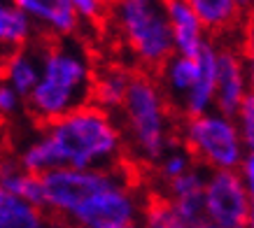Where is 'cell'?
Here are the masks:
<instances>
[{"mask_svg": "<svg viewBox=\"0 0 254 228\" xmlns=\"http://www.w3.org/2000/svg\"><path fill=\"white\" fill-rule=\"evenodd\" d=\"M45 210L72 228L124 226L135 228L140 207L128 179L117 168L72 170L59 168L42 175Z\"/></svg>", "mask_w": 254, "mask_h": 228, "instance_id": "6da1fadb", "label": "cell"}, {"mask_svg": "<svg viewBox=\"0 0 254 228\" xmlns=\"http://www.w3.org/2000/svg\"><path fill=\"white\" fill-rule=\"evenodd\" d=\"M40 137L49 149L54 170H110L117 168L126 145L117 119L93 103L45 126Z\"/></svg>", "mask_w": 254, "mask_h": 228, "instance_id": "7a4b0ae2", "label": "cell"}, {"mask_svg": "<svg viewBox=\"0 0 254 228\" xmlns=\"http://www.w3.org/2000/svg\"><path fill=\"white\" fill-rule=\"evenodd\" d=\"M93 65L77 42H56L42 52V75L26 98L28 112L45 126L59 121L79 107L91 105Z\"/></svg>", "mask_w": 254, "mask_h": 228, "instance_id": "3957f363", "label": "cell"}, {"mask_svg": "<svg viewBox=\"0 0 254 228\" xmlns=\"http://www.w3.org/2000/svg\"><path fill=\"white\" fill-rule=\"evenodd\" d=\"M122 130L135 159L159 163L173 149L168 96L149 75H135L122 107Z\"/></svg>", "mask_w": 254, "mask_h": 228, "instance_id": "277c9868", "label": "cell"}, {"mask_svg": "<svg viewBox=\"0 0 254 228\" xmlns=\"http://www.w3.org/2000/svg\"><path fill=\"white\" fill-rule=\"evenodd\" d=\"M112 26L131 58L142 68H159L175 56L166 5L149 0H122L112 7Z\"/></svg>", "mask_w": 254, "mask_h": 228, "instance_id": "5b68a950", "label": "cell"}, {"mask_svg": "<svg viewBox=\"0 0 254 228\" xmlns=\"http://www.w3.org/2000/svg\"><path fill=\"white\" fill-rule=\"evenodd\" d=\"M182 142L193 159L210 168V172H222V170L238 172L247 159L245 142L240 137L236 119L217 110L203 116L185 119Z\"/></svg>", "mask_w": 254, "mask_h": 228, "instance_id": "8992f818", "label": "cell"}, {"mask_svg": "<svg viewBox=\"0 0 254 228\" xmlns=\"http://www.w3.org/2000/svg\"><path fill=\"white\" fill-rule=\"evenodd\" d=\"M250 214L252 200L240 172H208L203 191V217L224 228H245Z\"/></svg>", "mask_w": 254, "mask_h": 228, "instance_id": "52a82bcc", "label": "cell"}, {"mask_svg": "<svg viewBox=\"0 0 254 228\" xmlns=\"http://www.w3.org/2000/svg\"><path fill=\"white\" fill-rule=\"evenodd\" d=\"M252 96L250 75L243 54L233 49H217V112L233 116L240 112L245 100Z\"/></svg>", "mask_w": 254, "mask_h": 228, "instance_id": "ba28073f", "label": "cell"}, {"mask_svg": "<svg viewBox=\"0 0 254 228\" xmlns=\"http://www.w3.org/2000/svg\"><path fill=\"white\" fill-rule=\"evenodd\" d=\"M166 16H168L170 33H173L175 54L198 58L200 54L210 47L208 40H205V28H203V23H200L191 2L170 0V2H166Z\"/></svg>", "mask_w": 254, "mask_h": 228, "instance_id": "9c48e42d", "label": "cell"}, {"mask_svg": "<svg viewBox=\"0 0 254 228\" xmlns=\"http://www.w3.org/2000/svg\"><path fill=\"white\" fill-rule=\"evenodd\" d=\"M42 52L45 47H21L9 52L0 63V79L7 82L21 98H28L42 75Z\"/></svg>", "mask_w": 254, "mask_h": 228, "instance_id": "30bf717a", "label": "cell"}, {"mask_svg": "<svg viewBox=\"0 0 254 228\" xmlns=\"http://www.w3.org/2000/svg\"><path fill=\"white\" fill-rule=\"evenodd\" d=\"M16 5L31 16L33 23H40L59 38L75 35L82 21L72 0H19Z\"/></svg>", "mask_w": 254, "mask_h": 228, "instance_id": "8fae6325", "label": "cell"}, {"mask_svg": "<svg viewBox=\"0 0 254 228\" xmlns=\"http://www.w3.org/2000/svg\"><path fill=\"white\" fill-rule=\"evenodd\" d=\"M205 177L198 168H191L187 175L168 182V200L185 219L189 228L203 221V191H205Z\"/></svg>", "mask_w": 254, "mask_h": 228, "instance_id": "7c38bea8", "label": "cell"}, {"mask_svg": "<svg viewBox=\"0 0 254 228\" xmlns=\"http://www.w3.org/2000/svg\"><path fill=\"white\" fill-rule=\"evenodd\" d=\"M215 100H217V49L208 47L198 56V79L193 84L191 93L182 100V110H185L187 119L203 116V114L215 110Z\"/></svg>", "mask_w": 254, "mask_h": 228, "instance_id": "4fadbf2b", "label": "cell"}, {"mask_svg": "<svg viewBox=\"0 0 254 228\" xmlns=\"http://www.w3.org/2000/svg\"><path fill=\"white\" fill-rule=\"evenodd\" d=\"M133 72L124 65H105L93 77V105L105 110V112H122L128 89L133 82Z\"/></svg>", "mask_w": 254, "mask_h": 228, "instance_id": "5bb4252c", "label": "cell"}, {"mask_svg": "<svg viewBox=\"0 0 254 228\" xmlns=\"http://www.w3.org/2000/svg\"><path fill=\"white\" fill-rule=\"evenodd\" d=\"M35 23L16 2H2L0 0V47L2 49H21L28 47Z\"/></svg>", "mask_w": 254, "mask_h": 228, "instance_id": "9a60e30c", "label": "cell"}, {"mask_svg": "<svg viewBox=\"0 0 254 228\" xmlns=\"http://www.w3.org/2000/svg\"><path fill=\"white\" fill-rule=\"evenodd\" d=\"M196 79H198V58H191V56L175 54L161 68V89L170 98L182 96L185 100L191 93Z\"/></svg>", "mask_w": 254, "mask_h": 228, "instance_id": "2e32d148", "label": "cell"}, {"mask_svg": "<svg viewBox=\"0 0 254 228\" xmlns=\"http://www.w3.org/2000/svg\"><path fill=\"white\" fill-rule=\"evenodd\" d=\"M0 228H52V221L35 205H28L0 189Z\"/></svg>", "mask_w": 254, "mask_h": 228, "instance_id": "e0dca14e", "label": "cell"}, {"mask_svg": "<svg viewBox=\"0 0 254 228\" xmlns=\"http://www.w3.org/2000/svg\"><path fill=\"white\" fill-rule=\"evenodd\" d=\"M0 189H5L7 193H12L14 198L28 203V205H35L40 210H45V186H42V177L31 175L21 168L16 166H5V172H2V179H0Z\"/></svg>", "mask_w": 254, "mask_h": 228, "instance_id": "ac0fdd59", "label": "cell"}, {"mask_svg": "<svg viewBox=\"0 0 254 228\" xmlns=\"http://www.w3.org/2000/svg\"><path fill=\"white\" fill-rule=\"evenodd\" d=\"M191 5L205 31L231 28L243 12L240 2H233V0H191Z\"/></svg>", "mask_w": 254, "mask_h": 228, "instance_id": "d6986e66", "label": "cell"}, {"mask_svg": "<svg viewBox=\"0 0 254 228\" xmlns=\"http://www.w3.org/2000/svg\"><path fill=\"white\" fill-rule=\"evenodd\" d=\"M142 228H189L170 200H152L142 210Z\"/></svg>", "mask_w": 254, "mask_h": 228, "instance_id": "ffe728a7", "label": "cell"}, {"mask_svg": "<svg viewBox=\"0 0 254 228\" xmlns=\"http://www.w3.org/2000/svg\"><path fill=\"white\" fill-rule=\"evenodd\" d=\"M156 168H159V175H161L166 182H173V179L187 175V172L191 170L193 156L187 152L185 147H173V149L156 163Z\"/></svg>", "mask_w": 254, "mask_h": 228, "instance_id": "44dd1931", "label": "cell"}, {"mask_svg": "<svg viewBox=\"0 0 254 228\" xmlns=\"http://www.w3.org/2000/svg\"><path fill=\"white\" fill-rule=\"evenodd\" d=\"M236 123H238L247 154H254V96H250L245 100V105L240 107V112L236 114Z\"/></svg>", "mask_w": 254, "mask_h": 228, "instance_id": "7402d4cb", "label": "cell"}, {"mask_svg": "<svg viewBox=\"0 0 254 228\" xmlns=\"http://www.w3.org/2000/svg\"><path fill=\"white\" fill-rule=\"evenodd\" d=\"M23 100L19 93L9 86L7 82L0 79V119H7V116H14L19 110H21Z\"/></svg>", "mask_w": 254, "mask_h": 228, "instance_id": "603a6c76", "label": "cell"}, {"mask_svg": "<svg viewBox=\"0 0 254 228\" xmlns=\"http://www.w3.org/2000/svg\"><path fill=\"white\" fill-rule=\"evenodd\" d=\"M245 65H247V75H250V89H252V96H254V14L247 19V26H245Z\"/></svg>", "mask_w": 254, "mask_h": 228, "instance_id": "cb8c5ba5", "label": "cell"}, {"mask_svg": "<svg viewBox=\"0 0 254 228\" xmlns=\"http://www.w3.org/2000/svg\"><path fill=\"white\" fill-rule=\"evenodd\" d=\"M75 2V9H77L79 19H86V21H96L105 14V5L98 2V0H72Z\"/></svg>", "mask_w": 254, "mask_h": 228, "instance_id": "d4e9b609", "label": "cell"}, {"mask_svg": "<svg viewBox=\"0 0 254 228\" xmlns=\"http://www.w3.org/2000/svg\"><path fill=\"white\" fill-rule=\"evenodd\" d=\"M240 177H243V182H245V189L250 193V200H252V210H254V154H247L245 163L240 166Z\"/></svg>", "mask_w": 254, "mask_h": 228, "instance_id": "484cf974", "label": "cell"}, {"mask_svg": "<svg viewBox=\"0 0 254 228\" xmlns=\"http://www.w3.org/2000/svg\"><path fill=\"white\" fill-rule=\"evenodd\" d=\"M191 228H224V226H217V224H212V221L203 219V221H198V224H193Z\"/></svg>", "mask_w": 254, "mask_h": 228, "instance_id": "4316f807", "label": "cell"}, {"mask_svg": "<svg viewBox=\"0 0 254 228\" xmlns=\"http://www.w3.org/2000/svg\"><path fill=\"white\" fill-rule=\"evenodd\" d=\"M52 228H72V226H68V224H63V221H52Z\"/></svg>", "mask_w": 254, "mask_h": 228, "instance_id": "83f0119b", "label": "cell"}, {"mask_svg": "<svg viewBox=\"0 0 254 228\" xmlns=\"http://www.w3.org/2000/svg\"><path fill=\"white\" fill-rule=\"evenodd\" d=\"M245 228H254V210H252V214H250V219H247V226Z\"/></svg>", "mask_w": 254, "mask_h": 228, "instance_id": "f1b7e54d", "label": "cell"}, {"mask_svg": "<svg viewBox=\"0 0 254 228\" xmlns=\"http://www.w3.org/2000/svg\"><path fill=\"white\" fill-rule=\"evenodd\" d=\"M5 166H7V163H5V161H2V156H0V179H2V172H5Z\"/></svg>", "mask_w": 254, "mask_h": 228, "instance_id": "f546056e", "label": "cell"}, {"mask_svg": "<svg viewBox=\"0 0 254 228\" xmlns=\"http://www.w3.org/2000/svg\"><path fill=\"white\" fill-rule=\"evenodd\" d=\"M98 228H124V226H98Z\"/></svg>", "mask_w": 254, "mask_h": 228, "instance_id": "4dcf8cb0", "label": "cell"}]
</instances>
